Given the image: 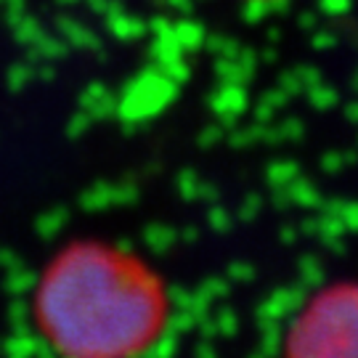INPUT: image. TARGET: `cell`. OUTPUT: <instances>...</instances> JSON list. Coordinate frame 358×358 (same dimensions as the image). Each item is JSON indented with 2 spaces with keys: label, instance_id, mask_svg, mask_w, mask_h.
<instances>
[{
  "label": "cell",
  "instance_id": "cell-2",
  "mask_svg": "<svg viewBox=\"0 0 358 358\" xmlns=\"http://www.w3.org/2000/svg\"><path fill=\"white\" fill-rule=\"evenodd\" d=\"M287 358H358V284H337L308 300L287 334Z\"/></svg>",
  "mask_w": 358,
  "mask_h": 358
},
{
  "label": "cell",
  "instance_id": "cell-1",
  "mask_svg": "<svg viewBox=\"0 0 358 358\" xmlns=\"http://www.w3.org/2000/svg\"><path fill=\"white\" fill-rule=\"evenodd\" d=\"M35 321L62 358H136L165 327V292L128 252L75 244L43 271Z\"/></svg>",
  "mask_w": 358,
  "mask_h": 358
}]
</instances>
